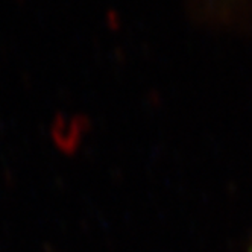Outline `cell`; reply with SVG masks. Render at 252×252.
I'll return each mask as SVG.
<instances>
[]
</instances>
